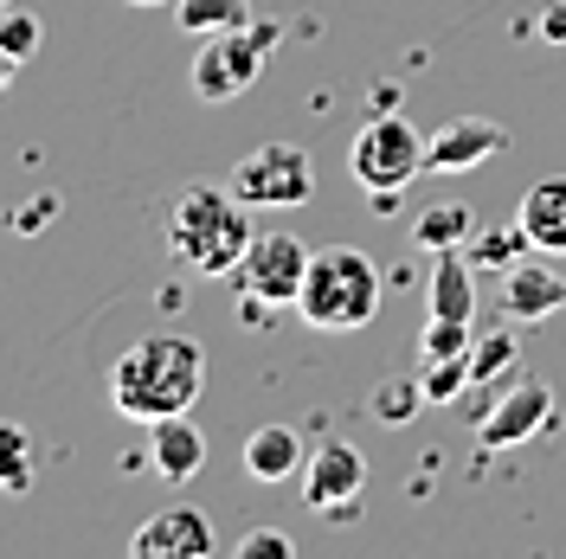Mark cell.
I'll return each mask as SVG.
<instances>
[{
  "label": "cell",
  "mask_w": 566,
  "mask_h": 559,
  "mask_svg": "<svg viewBox=\"0 0 566 559\" xmlns=\"http://www.w3.org/2000/svg\"><path fill=\"white\" fill-rule=\"evenodd\" d=\"M348 175L360 193H399L424 175V136L399 116V109H374L360 123V136L348 141Z\"/></svg>",
  "instance_id": "obj_4"
},
{
  "label": "cell",
  "mask_w": 566,
  "mask_h": 559,
  "mask_svg": "<svg viewBox=\"0 0 566 559\" xmlns=\"http://www.w3.org/2000/svg\"><path fill=\"white\" fill-rule=\"evenodd\" d=\"M515 360H522L515 335H509V328H490V335L470 348V386H490V380H502V373H515Z\"/></svg>",
  "instance_id": "obj_20"
},
{
  "label": "cell",
  "mask_w": 566,
  "mask_h": 559,
  "mask_svg": "<svg viewBox=\"0 0 566 559\" xmlns=\"http://www.w3.org/2000/svg\"><path fill=\"white\" fill-rule=\"evenodd\" d=\"M277 45V27H239V33H207L193 52V97L200 104H232L258 84V71Z\"/></svg>",
  "instance_id": "obj_5"
},
{
  "label": "cell",
  "mask_w": 566,
  "mask_h": 559,
  "mask_svg": "<svg viewBox=\"0 0 566 559\" xmlns=\"http://www.w3.org/2000/svg\"><path fill=\"white\" fill-rule=\"evenodd\" d=\"M431 405L424 399V380H387V386H374V419L380 424H412Z\"/></svg>",
  "instance_id": "obj_23"
},
{
  "label": "cell",
  "mask_w": 566,
  "mask_h": 559,
  "mask_svg": "<svg viewBox=\"0 0 566 559\" xmlns=\"http://www.w3.org/2000/svg\"><path fill=\"white\" fill-rule=\"evenodd\" d=\"M296 547H290V534H277V527H258V534H245L239 540V559H290Z\"/></svg>",
  "instance_id": "obj_26"
},
{
  "label": "cell",
  "mask_w": 566,
  "mask_h": 559,
  "mask_svg": "<svg viewBox=\"0 0 566 559\" xmlns=\"http://www.w3.org/2000/svg\"><path fill=\"white\" fill-rule=\"evenodd\" d=\"M419 380L431 405H463L470 392V354H451V360H419Z\"/></svg>",
  "instance_id": "obj_19"
},
{
  "label": "cell",
  "mask_w": 566,
  "mask_h": 559,
  "mask_svg": "<svg viewBox=\"0 0 566 559\" xmlns=\"http://www.w3.org/2000/svg\"><path fill=\"white\" fill-rule=\"evenodd\" d=\"M303 463H310V451H303V437H296L290 424H258L245 437V476L251 483H290V476H303Z\"/></svg>",
  "instance_id": "obj_15"
},
{
  "label": "cell",
  "mask_w": 566,
  "mask_h": 559,
  "mask_svg": "<svg viewBox=\"0 0 566 559\" xmlns=\"http://www.w3.org/2000/svg\"><path fill=\"white\" fill-rule=\"evenodd\" d=\"M547 419H554V386H547V380H515L509 392H495L490 412L476 419V451H509V444H528Z\"/></svg>",
  "instance_id": "obj_8"
},
{
  "label": "cell",
  "mask_w": 566,
  "mask_h": 559,
  "mask_svg": "<svg viewBox=\"0 0 566 559\" xmlns=\"http://www.w3.org/2000/svg\"><path fill=\"white\" fill-rule=\"evenodd\" d=\"M296 315L316 328V335H354L380 315V271L374 257L354 245H328L310 257V277L296 296Z\"/></svg>",
  "instance_id": "obj_3"
},
{
  "label": "cell",
  "mask_w": 566,
  "mask_h": 559,
  "mask_svg": "<svg viewBox=\"0 0 566 559\" xmlns=\"http://www.w3.org/2000/svg\"><path fill=\"white\" fill-rule=\"evenodd\" d=\"M470 239H476V219L458 200H438V207H424L412 219V245L419 251H463Z\"/></svg>",
  "instance_id": "obj_17"
},
{
  "label": "cell",
  "mask_w": 566,
  "mask_h": 559,
  "mask_svg": "<svg viewBox=\"0 0 566 559\" xmlns=\"http://www.w3.org/2000/svg\"><path fill=\"white\" fill-rule=\"evenodd\" d=\"M509 148V129L495 116H451L438 136H424V168L431 175H470Z\"/></svg>",
  "instance_id": "obj_10"
},
{
  "label": "cell",
  "mask_w": 566,
  "mask_h": 559,
  "mask_svg": "<svg viewBox=\"0 0 566 559\" xmlns=\"http://www.w3.org/2000/svg\"><path fill=\"white\" fill-rule=\"evenodd\" d=\"M251 239H258L251 207L232 187L193 180V187H180L175 207H168V251L193 277H232L239 257L251 251Z\"/></svg>",
  "instance_id": "obj_2"
},
{
  "label": "cell",
  "mask_w": 566,
  "mask_h": 559,
  "mask_svg": "<svg viewBox=\"0 0 566 559\" xmlns=\"http://www.w3.org/2000/svg\"><path fill=\"white\" fill-rule=\"evenodd\" d=\"M360 489H367V456L354 451L348 437H328L322 451H310V463H303V508L342 515Z\"/></svg>",
  "instance_id": "obj_9"
},
{
  "label": "cell",
  "mask_w": 566,
  "mask_h": 559,
  "mask_svg": "<svg viewBox=\"0 0 566 559\" xmlns=\"http://www.w3.org/2000/svg\"><path fill=\"white\" fill-rule=\"evenodd\" d=\"M13 71H20V65H13V59H7V52H0V91H7V77H13Z\"/></svg>",
  "instance_id": "obj_29"
},
{
  "label": "cell",
  "mask_w": 566,
  "mask_h": 559,
  "mask_svg": "<svg viewBox=\"0 0 566 559\" xmlns=\"http://www.w3.org/2000/svg\"><path fill=\"white\" fill-rule=\"evenodd\" d=\"M39 39H45V27H39L27 7H0V52H7L13 65H33Z\"/></svg>",
  "instance_id": "obj_24"
},
{
  "label": "cell",
  "mask_w": 566,
  "mask_h": 559,
  "mask_svg": "<svg viewBox=\"0 0 566 559\" xmlns=\"http://www.w3.org/2000/svg\"><path fill=\"white\" fill-rule=\"evenodd\" d=\"M226 187H232L245 207H310V193H316V161H310L303 141H264V148H251L245 161L232 168Z\"/></svg>",
  "instance_id": "obj_6"
},
{
  "label": "cell",
  "mask_w": 566,
  "mask_h": 559,
  "mask_svg": "<svg viewBox=\"0 0 566 559\" xmlns=\"http://www.w3.org/2000/svg\"><path fill=\"white\" fill-rule=\"evenodd\" d=\"M129 7H168V0H129Z\"/></svg>",
  "instance_id": "obj_30"
},
{
  "label": "cell",
  "mask_w": 566,
  "mask_h": 559,
  "mask_svg": "<svg viewBox=\"0 0 566 559\" xmlns=\"http://www.w3.org/2000/svg\"><path fill=\"white\" fill-rule=\"evenodd\" d=\"M0 489L7 495L33 489V444H27L20 424H0Z\"/></svg>",
  "instance_id": "obj_21"
},
{
  "label": "cell",
  "mask_w": 566,
  "mask_h": 559,
  "mask_svg": "<svg viewBox=\"0 0 566 559\" xmlns=\"http://www.w3.org/2000/svg\"><path fill=\"white\" fill-rule=\"evenodd\" d=\"M148 456H155V476H168V483H193L200 463H207V437H200V424L187 419V412H180V419H155Z\"/></svg>",
  "instance_id": "obj_14"
},
{
  "label": "cell",
  "mask_w": 566,
  "mask_h": 559,
  "mask_svg": "<svg viewBox=\"0 0 566 559\" xmlns=\"http://www.w3.org/2000/svg\"><path fill=\"white\" fill-rule=\"evenodd\" d=\"M522 251H528V232L522 225H490V232H476V271H515L522 264Z\"/></svg>",
  "instance_id": "obj_22"
},
{
  "label": "cell",
  "mask_w": 566,
  "mask_h": 559,
  "mask_svg": "<svg viewBox=\"0 0 566 559\" xmlns=\"http://www.w3.org/2000/svg\"><path fill=\"white\" fill-rule=\"evenodd\" d=\"M310 257H316V251L303 245V239H290V232H258L251 251L239 257L232 283H239V296L264 303V309H277V303H296V296H303Z\"/></svg>",
  "instance_id": "obj_7"
},
{
  "label": "cell",
  "mask_w": 566,
  "mask_h": 559,
  "mask_svg": "<svg viewBox=\"0 0 566 559\" xmlns=\"http://www.w3.org/2000/svg\"><path fill=\"white\" fill-rule=\"evenodd\" d=\"M431 315H451V321L476 315V277H470L463 251H438L431 257Z\"/></svg>",
  "instance_id": "obj_16"
},
{
  "label": "cell",
  "mask_w": 566,
  "mask_h": 559,
  "mask_svg": "<svg viewBox=\"0 0 566 559\" xmlns=\"http://www.w3.org/2000/svg\"><path fill=\"white\" fill-rule=\"evenodd\" d=\"M534 27H541V39H547V45H566V0H547Z\"/></svg>",
  "instance_id": "obj_28"
},
{
  "label": "cell",
  "mask_w": 566,
  "mask_h": 559,
  "mask_svg": "<svg viewBox=\"0 0 566 559\" xmlns=\"http://www.w3.org/2000/svg\"><path fill=\"white\" fill-rule=\"evenodd\" d=\"M180 33L207 39V33H239L251 27V0H175Z\"/></svg>",
  "instance_id": "obj_18"
},
{
  "label": "cell",
  "mask_w": 566,
  "mask_h": 559,
  "mask_svg": "<svg viewBox=\"0 0 566 559\" xmlns=\"http://www.w3.org/2000/svg\"><path fill=\"white\" fill-rule=\"evenodd\" d=\"M207 386V354L187 335H148L129 354H116V373H109V405L123 419H180Z\"/></svg>",
  "instance_id": "obj_1"
},
{
  "label": "cell",
  "mask_w": 566,
  "mask_h": 559,
  "mask_svg": "<svg viewBox=\"0 0 566 559\" xmlns=\"http://www.w3.org/2000/svg\"><path fill=\"white\" fill-rule=\"evenodd\" d=\"M52 212H59V200H52V193H33V207L13 212V232H39V225H52Z\"/></svg>",
  "instance_id": "obj_27"
},
{
  "label": "cell",
  "mask_w": 566,
  "mask_h": 559,
  "mask_svg": "<svg viewBox=\"0 0 566 559\" xmlns=\"http://www.w3.org/2000/svg\"><path fill=\"white\" fill-rule=\"evenodd\" d=\"M554 309H566V277H554L547 264H515L502 271V315L509 321H547Z\"/></svg>",
  "instance_id": "obj_13"
},
{
  "label": "cell",
  "mask_w": 566,
  "mask_h": 559,
  "mask_svg": "<svg viewBox=\"0 0 566 559\" xmlns=\"http://www.w3.org/2000/svg\"><path fill=\"white\" fill-rule=\"evenodd\" d=\"M219 540H212V521L200 508H161L129 534V553L136 559H207Z\"/></svg>",
  "instance_id": "obj_11"
},
{
  "label": "cell",
  "mask_w": 566,
  "mask_h": 559,
  "mask_svg": "<svg viewBox=\"0 0 566 559\" xmlns=\"http://www.w3.org/2000/svg\"><path fill=\"white\" fill-rule=\"evenodd\" d=\"M515 225L528 232V245L541 257H566V175L554 180H534L515 207Z\"/></svg>",
  "instance_id": "obj_12"
},
{
  "label": "cell",
  "mask_w": 566,
  "mask_h": 559,
  "mask_svg": "<svg viewBox=\"0 0 566 559\" xmlns=\"http://www.w3.org/2000/svg\"><path fill=\"white\" fill-rule=\"evenodd\" d=\"M470 348H476L470 321H451V315H431L419 335V360H451V354H470Z\"/></svg>",
  "instance_id": "obj_25"
}]
</instances>
